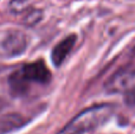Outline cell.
Masks as SVG:
<instances>
[{
    "mask_svg": "<svg viewBox=\"0 0 135 134\" xmlns=\"http://www.w3.org/2000/svg\"><path fill=\"white\" fill-rule=\"evenodd\" d=\"M76 39H77L76 35H70L64 38L63 40H61L54 47V50L51 52V58H52V63L56 66H59L63 64L68 55L71 52L72 47H74L75 43H76Z\"/></svg>",
    "mask_w": 135,
    "mask_h": 134,
    "instance_id": "obj_5",
    "label": "cell"
},
{
    "mask_svg": "<svg viewBox=\"0 0 135 134\" xmlns=\"http://www.w3.org/2000/svg\"><path fill=\"white\" fill-rule=\"evenodd\" d=\"M51 80V73L46 64L39 61L24 64L20 69H17L8 78L9 90L13 96H23L27 93L30 83L47 84Z\"/></svg>",
    "mask_w": 135,
    "mask_h": 134,
    "instance_id": "obj_1",
    "label": "cell"
},
{
    "mask_svg": "<svg viewBox=\"0 0 135 134\" xmlns=\"http://www.w3.org/2000/svg\"><path fill=\"white\" fill-rule=\"evenodd\" d=\"M27 47V37L18 30H8L0 39V55L13 58L21 55Z\"/></svg>",
    "mask_w": 135,
    "mask_h": 134,
    "instance_id": "obj_3",
    "label": "cell"
},
{
    "mask_svg": "<svg viewBox=\"0 0 135 134\" xmlns=\"http://www.w3.org/2000/svg\"><path fill=\"white\" fill-rule=\"evenodd\" d=\"M28 0H11L9 1V9L13 13H20L27 9Z\"/></svg>",
    "mask_w": 135,
    "mask_h": 134,
    "instance_id": "obj_8",
    "label": "cell"
},
{
    "mask_svg": "<svg viewBox=\"0 0 135 134\" xmlns=\"http://www.w3.org/2000/svg\"><path fill=\"white\" fill-rule=\"evenodd\" d=\"M110 93H124L135 95V70H122L114 75L107 83Z\"/></svg>",
    "mask_w": 135,
    "mask_h": 134,
    "instance_id": "obj_4",
    "label": "cell"
},
{
    "mask_svg": "<svg viewBox=\"0 0 135 134\" xmlns=\"http://www.w3.org/2000/svg\"><path fill=\"white\" fill-rule=\"evenodd\" d=\"M42 16H43V12L40 11V9H31V11H28L27 13H26L25 16V20H24V23L26 24V25H35V24H37L38 21L42 19Z\"/></svg>",
    "mask_w": 135,
    "mask_h": 134,
    "instance_id": "obj_7",
    "label": "cell"
},
{
    "mask_svg": "<svg viewBox=\"0 0 135 134\" xmlns=\"http://www.w3.org/2000/svg\"><path fill=\"white\" fill-rule=\"evenodd\" d=\"M26 125V119L18 113H9L0 116V134H8Z\"/></svg>",
    "mask_w": 135,
    "mask_h": 134,
    "instance_id": "obj_6",
    "label": "cell"
},
{
    "mask_svg": "<svg viewBox=\"0 0 135 134\" xmlns=\"http://www.w3.org/2000/svg\"><path fill=\"white\" fill-rule=\"evenodd\" d=\"M114 113L112 104H96L78 113L57 134H84L102 126Z\"/></svg>",
    "mask_w": 135,
    "mask_h": 134,
    "instance_id": "obj_2",
    "label": "cell"
}]
</instances>
